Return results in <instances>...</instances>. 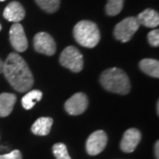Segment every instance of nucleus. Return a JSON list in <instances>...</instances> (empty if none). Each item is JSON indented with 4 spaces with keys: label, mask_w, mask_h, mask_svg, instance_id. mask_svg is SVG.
Wrapping results in <instances>:
<instances>
[{
    "label": "nucleus",
    "mask_w": 159,
    "mask_h": 159,
    "mask_svg": "<svg viewBox=\"0 0 159 159\" xmlns=\"http://www.w3.org/2000/svg\"><path fill=\"white\" fill-rule=\"evenodd\" d=\"M3 74L18 92H27L34 85V77L28 64L17 53L11 52L9 54L4 64Z\"/></svg>",
    "instance_id": "f257e3e1"
},
{
    "label": "nucleus",
    "mask_w": 159,
    "mask_h": 159,
    "mask_svg": "<svg viewBox=\"0 0 159 159\" xmlns=\"http://www.w3.org/2000/svg\"><path fill=\"white\" fill-rule=\"evenodd\" d=\"M100 82L104 89L119 95H126L131 90L130 80L122 69L112 67L103 71Z\"/></svg>",
    "instance_id": "f03ea898"
},
{
    "label": "nucleus",
    "mask_w": 159,
    "mask_h": 159,
    "mask_svg": "<svg viewBox=\"0 0 159 159\" xmlns=\"http://www.w3.org/2000/svg\"><path fill=\"white\" fill-rule=\"evenodd\" d=\"M76 42L86 48H94L98 44L101 35L97 25L90 20H81L74 28Z\"/></svg>",
    "instance_id": "7ed1b4c3"
},
{
    "label": "nucleus",
    "mask_w": 159,
    "mask_h": 159,
    "mask_svg": "<svg viewBox=\"0 0 159 159\" xmlns=\"http://www.w3.org/2000/svg\"><path fill=\"white\" fill-rule=\"evenodd\" d=\"M59 62L64 67L74 73H79L84 66L83 56L80 51L74 46H68L61 52Z\"/></svg>",
    "instance_id": "20e7f679"
},
{
    "label": "nucleus",
    "mask_w": 159,
    "mask_h": 159,
    "mask_svg": "<svg viewBox=\"0 0 159 159\" xmlns=\"http://www.w3.org/2000/svg\"><path fill=\"white\" fill-rule=\"evenodd\" d=\"M140 28L136 18L127 17L118 23L114 29V36L121 43L129 42Z\"/></svg>",
    "instance_id": "39448f33"
},
{
    "label": "nucleus",
    "mask_w": 159,
    "mask_h": 159,
    "mask_svg": "<svg viewBox=\"0 0 159 159\" xmlns=\"http://www.w3.org/2000/svg\"><path fill=\"white\" fill-rule=\"evenodd\" d=\"M108 137L104 131L97 130L92 133L86 142V150L89 156H97L105 148Z\"/></svg>",
    "instance_id": "423d86ee"
},
{
    "label": "nucleus",
    "mask_w": 159,
    "mask_h": 159,
    "mask_svg": "<svg viewBox=\"0 0 159 159\" xmlns=\"http://www.w3.org/2000/svg\"><path fill=\"white\" fill-rule=\"evenodd\" d=\"M34 47L35 51L47 56H52L56 52V43L51 34L40 32L34 35Z\"/></svg>",
    "instance_id": "0eeeda50"
},
{
    "label": "nucleus",
    "mask_w": 159,
    "mask_h": 159,
    "mask_svg": "<svg viewBox=\"0 0 159 159\" xmlns=\"http://www.w3.org/2000/svg\"><path fill=\"white\" fill-rule=\"evenodd\" d=\"M89 106V100L84 93L78 92L69 98L65 103V109L66 112L70 115H80Z\"/></svg>",
    "instance_id": "6e6552de"
},
{
    "label": "nucleus",
    "mask_w": 159,
    "mask_h": 159,
    "mask_svg": "<svg viewBox=\"0 0 159 159\" xmlns=\"http://www.w3.org/2000/svg\"><path fill=\"white\" fill-rule=\"evenodd\" d=\"M10 42L13 49L18 52H23L28 49V39L22 25L14 23L10 29Z\"/></svg>",
    "instance_id": "1a4fd4ad"
},
{
    "label": "nucleus",
    "mask_w": 159,
    "mask_h": 159,
    "mask_svg": "<svg viewBox=\"0 0 159 159\" xmlns=\"http://www.w3.org/2000/svg\"><path fill=\"white\" fill-rule=\"evenodd\" d=\"M142 140V134L136 128H129L123 135L120 142V148L123 152L132 153L135 150Z\"/></svg>",
    "instance_id": "9d476101"
},
{
    "label": "nucleus",
    "mask_w": 159,
    "mask_h": 159,
    "mask_svg": "<svg viewBox=\"0 0 159 159\" xmlns=\"http://www.w3.org/2000/svg\"><path fill=\"white\" fill-rule=\"evenodd\" d=\"M3 15L8 21L19 23L25 18L26 11L20 3L17 1H12L5 8Z\"/></svg>",
    "instance_id": "9b49d317"
},
{
    "label": "nucleus",
    "mask_w": 159,
    "mask_h": 159,
    "mask_svg": "<svg viewBox=\"0 0 159 159\" xmlns=\"http://www.w3.org/2000/svg\"><path fill=\"white\" fill-rule=\"evenodd\" d=\"M140 26L146 28H157L159 25V14L157 11L148 8L139 13L136 18Z\"/></svg>",
    "instance_id": "f8f14e48"
},
{
    "label": "nucleus",
    "mask_w": 159,
    "mask_h": 159,
    "mask_svg": "<svg viewBox=\"0 0 159 159\" xmlns=\"http://www.w3.org/2000/svg\"><path fill=\"white\" fill-rule=\"evenodd\" d=\"M17 97L11 93L0 94V117L5 118L9 116L13 110Z\"/></svg>",
    "instance_id": "ddd939ff"
},
{
    "label": "nucleus",
    "mask_w": 159,
    "mask_h": 159,
    "mask_svg": "<svg viewBox=\"0 0 159 159\" xmlns=\"http://www.w3.org/2000/svg\"><path fill=\"white\" fill-rule=\"evenodd\" d=\"M53 124V119L48 117H42L35 120L31 126V131L35 135L45 136L50 134L51 126Z\"/></svg>",
    "instance_id": "4468645a"
},
{
    "label": "nucleus",
    "mask_w": 159,
    "mask_h": 159,
    "mask_svg": "<svg viewBox=\"0 0 159 159\" xmlns=\"http://www.w3.org/2000/svg\"><path fill=\"white\" fill-rule=\"evenodd\" d=\"M140 68L143 73L154 78L159 77V62L157 59L144 58L140 61Z\"/></svg>",
    "instance_id": "2eb2a0df"
},
{
    "label": "nucleus",
    "mask_w": 159,
    "mask_h": 159,
    "mask_svg": "<svg viewBox=\"0 0 159 159\" xmlns=\"http://www.w3.org/2000/svg\"><path fill=\"white\" fill-rule=\"evenodd\" d=\"M43 97L42 91L38 89L28 91V93L22 97L21 104L25 110H31L35 105L36 102H38Z\"/></svg>",
    "instance_id": "dca6fc26"
},
{
    "label": "nucleus",
    "mask_w": 159,
    "mask_h": 159,
    "mask_svg": "<svg viewBox=\"0 0 159 159\" xmlns=\"http://www.w3.org/2000/svg\"><path fill=\"white\" fill-rule=\"evenodd\" d=\"M41 9L48 12L54 13L59 9L61 0H34Z\"/></svg>",
    "instance_id": "f3484780"
},
{
    "label": "nucleus",
    "mask_w": 159,
    "mask_h": 159,
    "mask_svg": "<svg viewBox=\"0 0 159 159\" xmlns=\"http://www.w3.org/2000/svg\"><path fill=\"white\" fill-rule=\"evenodd\" d=\"M123 6L124 0H108L105 6V11L109 16H115L122 11Z\"/></svg>",
    "instance_id": "a211bd4d"
},
{
    "label": "nucleus",
    "mask_w": 159,
    "mask_h": 159,
    "mask_svg": "<svg viewBox=\"0 0 159 159\" xmlns=\"http://www.w3.org/2000/svg\"><path fill=\"white\" fill-rule=\"evenodd\" d=\"M52 152L56 159H72L68 153L66 145L62 142H58L53 145Z\"/></svg>",
    "instance_id": "6ab92c4d"
},
{
    "label": "nucleus",
    "mask_w": 159,
    "mask_h": 159,
    "mask_svg": "<svg viewBox=\"0 0 159 159\" xmlns=\"http://www.w3.org/2000/svg\"><path fill=\"white\" fill-rule=\"evenodd\" d=\"M148 43L153 47L159 46V30L153 29L148 34Z\"/></svg>",
    "instance_id": "aec40b11"
},
{
    "label": "nucleus",
    "mask_w": 159,
    "mask_h": 159,
    "mask_svg": "<svg viewBox=\"0 0 159 159\" xmlns=\"http://www.w3.org/2000/svg\"><path fill=\"white\" fill-rule=\"evenodd\" d=\"M0 159H22V154L20 150L14 149L10 153L0 155Z\"/></svg>",
    "instance_id": "412c9836"
},
{
    "label": "nucleus",
    "mask_w": 159,
    "mask_h": 159,
    "mask_svg": "<svg viewBox=\"0 0 159 159\" xmlns=\"http://www.w3.org/2000/svg\"><path fill=\"white\" fill-rule=\"evenodd\" d=\"M154 151H155V157H156V159H159V142H156V144H155V149H154Z\"/></svg>",
    "instance_id": "4be33fe9"
},
{
    "label": "nucleus",
    "mask_w": 159,
    "mask_h": 159,
    "mask_svg": "<svg viewBox=\"0 0 159 159\" xmlns=\"http://www.w3.org/2000/svg\"><path fill=\"white\" fill-rule=\"evenodd\" d=\"M4 64H5V62L0 58V74L3 73V70H4Z\"/></svg>",
    "instance_id": "5701e85b"
},
{
    "label": "nucleus",
    "mask_w": 159,
    "mask_h": 159,
    "mask_svg": "<svg viewBox=\"0 0 159 159\" xmlns=\"http://www.w3.org/2000/svg\"><path fill=\"white\" fill-rule=\"evenodd\" d=\"M157 115L159 114V102H157Z\"/></svg>",
    "instance_id": "b1692460"
},
{
    "label": "nucleus",
    "mask_w": 159,
    "mask_h": 159,
    "mask_svg": "<svg viewBox=\"0 0 159 159\" xmlns=\"http://www.w3.org/2000/svg\"><path fill=\"white\" fill-rule=\"evenodd\" d=\"M1 29H2V26H1V24H0V31H1Z\"/></svg>",
    "instance_id": "393cba45"
},
{
    "label": "nucleus",
    "mask_w": 159,
    "mask_h": 159,
    "mask_svg": "<svg viewBox=\"0 0 159 159\" xmlns=\"http://www.w3.org/2000/svg\"><path fill=\"white\" fill-rule=\"evenodd\" d=\"M4 1H6V0H0V2H4Z\"/></svg>",
    "instance_id": "a878e982"
}]
</instances>
